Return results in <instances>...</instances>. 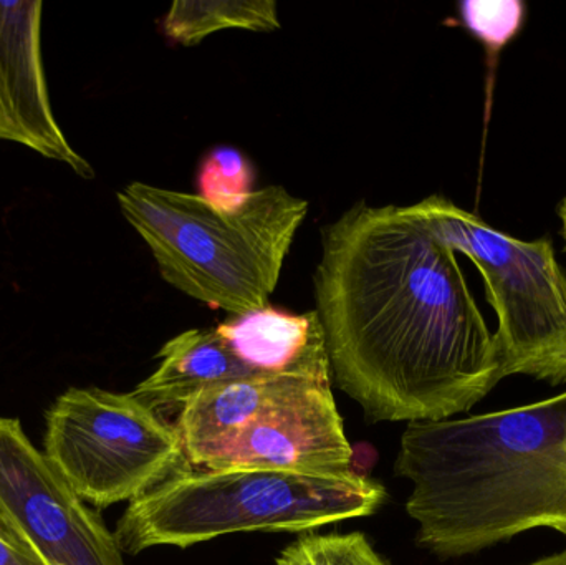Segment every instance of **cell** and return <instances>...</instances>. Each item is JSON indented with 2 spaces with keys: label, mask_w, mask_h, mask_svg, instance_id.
I'll use <instances>...</instances> for the list:
<instances>
[{
  "label": "cell",
  "mask_w": 566,
  "mask_h": 565,
  "mask_svg": "<svg viewBox=\"0 0 566 565\" xmlns=\"http://www.w3.org/2000/svg\"><path fill=\"white\" fill-rule=\"evenodd\" d=\"M0 526L42 565H125L115 534L30 441L0 417Z\"/></svg>",
  "instance_id": "cell-7"
},
{
  "label": "cell",
  "mask_w": 566,
  "mask_h": 565,
  "mask_svg": "<svg viewBox=\"0 0 566 565\" xmlns=\"http://www.w3.org/2000/svg\"><path fill=\"white\" fill-rule=\"evenodd\" d=\"M0 565H42L6 527L0 526Z\"/></svg>",
  "instance_id": "cell-17"
},
{
  "label": "cell",
  "mask_w": 566,
  "mask_h": 565,
  "mask_svg": "<svg viewBox=\"0 0 566 565\" xmlns=\"http://www.w3.org/2000/svg\"><path fill=\"white\" fill-rule=\"evenodd\" d=\"M42 2H0V142H13L95 178L73 151L50 106L40 53Z\"/></svg>",
  "instance_id": "cell-9"
},
{
  "label": "cell",
  "mask_w": 566,
  "mask_h": 565,
  "mask_svg": "<svg viewBox=\"0 0 566 565\" xmlns=\"http://www.w3.org/2000/svg\"><path fill=\"white\" fill-rule=\"evenodd\" d=\"M527 565H566V551L554 556L544 557V559L535 561V563Z\"/></svg>",
  "instance_id": "cell-18"
},
{
  "label": "cell",
  "mask_w": 566,
  "mask_h": 565,
  "mask_svg": "<svg viewBox=\"0 0 566 565\" xmlns=\"http://www.w3.org/2000/svg\"><path fill=\"white\" fill-rule=\"evenodd\" d=\"M274 32L281 29L274 0H179L163 19V32L179 45L195 46L221 30Z\"/></svg>",
  "instance_id": "cell-13"
},
{
  "label": "cell",
  "mask_w": 566,
  "mask_h": 565,
  "mask_svg": "<svg viewBox=\"0 0 566 565\" xmlns=\"http://www.w3.org/2000/svg\"><path fill=\"white\" fill-rule=\"evenodd\" d=\"M329 365L328 354L315 355L293 370L279 375H255L206 388L182 405L178 430L186 461L195 463L202 453L231 440L262 408L302 372Z\"/></svg>",
  "instance_id": "cell-10"
},
{
  "label": "cell",
  "mask_w": 566,
  "mask_h": 565,
  "mask_svg": "<svg viewBox=\"0 0 566 565\" xmlns=\"http://www.w3.org/2000/svg\"><path fill=\"white\" fill-rule=\"evenodd\" d=\"M216 332L231 354L259 375L285 374L326 352L315 311L296 315L268 305L231 315Z\"/></svg>",
  "instance_id": "cell-12"
},
{
  "label": "cell",
  "mask_w": 566,
  "mask_h": 565,
  "mask_svg": "<svg viewBox=\"0 0 566 565\" xmlns=\"http://www.w3.org/2000/svg\"><path fill=\"white\" fill-rule=\"evenodd\" d=\"M329 375V365L296 375L239 433L202 453L191 467L352 473L353 450L333 398Z\"/></svg>",
  "instance_id": "cell-8"
},
{
  "label": "cell",
  "mask_w": 566,
  "mask_h": 565,
  "mask_svg": "<svg viewBox=\"0 0 566 565\" xmlns=\"http://www.w3.org/2000/svg\"><path fill=\"white\" fill-rule=\"evenodd\" d=\"M45 423L43 453L96 510L132 503L188 463L176 427L132 394L70 388Z\"/></svg>",
  "instance_id": "cell-6"
},
{
  "label": "cell",
  "mask_w": 566,
  "mask_h": 565,
  "mask_svg": "<svg viewBox=\"0 0 566 565\" xmlns=\"http://www.w3.org/2000/svg\"><path fill=\"white\" fill-rule=\"evenodd\" d=\"M408 209L481 272L485 297L497 314L502 377L565 385L566 275L551 239L512 238L444 196H429Z\"/></svg>",
  "instance_id": "cell-5"
},
{
  "label": "cell",
  "mask_w": 566,
  "mask_h": 565,
  "mask_svg": "<svg viewBox=\"0 0 566 565\" xmlns=\"http://www.w3.org/2000/svg\"><path fill=\"white\" fill-rule=\"evenodd\" d=\"M459 15L465 29L485 46L489 55L497 56L521 33L527 20V7L518 0L459 3Z\"/></svg>",
  "instance_id": "cell-16"
},
{
  "label": "cell",
  "mask_w": 566,
  "mask_h": 565,
  "mask_svg": "<svg viewBox=\"0 0 566 565\" xmlns=\"http://www.w3.org/2000/svg\"><path fill=\"white\" fill-rule=\"evenodd\" d=\"M277 565H389L365 534H306L290 544Z\"/></svg>",
  "instance_id": "cell-15"
},
{
  "label": "cell",
  "mask_w": 566,
  "mask_h": 565,
  "mask_svg": "<svg viewBox=\"0 0 566 565\" xmlns=\"http://www.w3.org/2000/svg\"><path fill=\"white\" fill-rule=\"evenodd\" d=\"M386 501L381 484L363 474H303L229 468L185 470L126 508L115 540L125 554L149 547L186 550L226 534L318 530L371 516Z\"/></svg>",
  "instance_id": "cell-4"
},
{
  "label": "cell",
  "mask_w": 566,
  "mask_h": 565,
  "mask_svg": "<svg viewBox=\"0 0 566 565\" xmlns=\"http://www.w3.org/2000/svg\"><path fill=\"white\" fill-rule=\"evenodd\" d=\"M313 291L329 372L368 420H451L504 380L454 249L408 206L326 226Z\"/></svg>",
  "instance_id": "cell-1"
},
{
  "label": "cell",
  "mask_w": 566,
  "mask_h": 565,
  "mask_svg": "<svg viewBox=\"0 0 566 565\" xmlns=\"http://www.w3.org/2000/svg\"><path fill=\"white\" fill-rule=\"evenodd\" d=\"M159 367L132 391L155 411L179 407L199 391L228 381L255 377L219 337L216 327L191 328L163 345Z\"/></svg>",
  "instance_id": "cell-11"
},
{
  "label": "cell",
  "mask_w": 566,
  "mask_h": 565,
  "mask_svg": "<svg viewBox=\"0 0 566 565\" xmlns=\"http://www.w3.org/2000/svg\"><path fill=\"white\" fill-rule=\"evenodd\" d=\"M558 218H560V232L562 239H564V249L566 252V195L565 198L562 199L560 205H558Z\"/></svg>",
  "instance_id": "cell-19"
},
{
  "label": "cell",
  "mask_w": 566,
  "mask_h": 565,
  "mask_svg": "<svg viewBox=\"0 0 566 565\" xmlns=\"http://www.w3.org/2000/svg\"><path fill=\"white\" fill-rule=\"evenodd\" d=\"M126 221L171 287L229 315L268 307L308 202L283 186L255 189L234 211L198 195L132 182L118 192Z\"/></svg>",
  "instance_id": "cell-3"
},
{
  "label": "cell",
  "mask_w": 566,
  "mask_h": 565,
  "mask_svg": "<svg viewBox=\"0 0 566 565\" xmlns=\"http://www.w3.org/2000/svg\"><path fill=\"white\" fill-rule=\"evenodd\" d=\"M255 172L244 153L234 146H216L198 171V196L216 208L234 211L254 189Z\"/></svg>",
  "instance_id": "cell-14"
},
{
  "label": "cell",
  "mask_w": 566,
  "mask_h": 565,
  "mask_svg": "<svg viewBox=\"0 0 566 565\" xmlns=\"http://www.w3.org/2000/svg\"><path fill=\"white\" fill-rule=\"evenodd\" d=\"M395 473L419 546L462 557L547 527L566 536V391L461 420L412 421Z\"/></svg>",
  "instance_id": "cell-2"
}]
</instances>
